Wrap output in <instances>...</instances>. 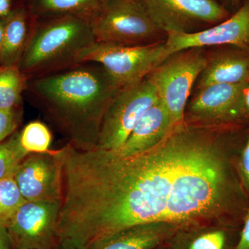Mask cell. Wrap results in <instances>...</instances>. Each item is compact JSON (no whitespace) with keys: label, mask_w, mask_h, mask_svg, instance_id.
I'll return each instance as SVG.
<instances>
[{"label":"cell","mask_w":249,"mask_h":249,"mask_svg":"<svg viewBox=\"0 0 249 249\" xmlns=\"http://www.w3.org/2000/svg\"><path fill=\"white\" fill-rule=\"evenodd\" d=\"M245 124L183 120L146 151L121 157L62 147L59 231L71 249H89L124 229L150 223L180 229L241 227L249 196L239 170Z\"/></svg>","instance_id":"1"},{"label":"cell","mask_w":249,"mask_h":249,"mask_svg":"<svg viewBox=\"0 0 249 249\" xmlns=\"http://www.w3.org/2000/svg\"><path fill=\"white\" fill-rule=\"evenodd\" d=\"M121 89L99 64L83 62L28 79L25 92L75 148H96L103 116Z\"/></svg>","instance_id":"2"},{"label":"cell","mask_w":249,"mask_h":249,"mask_svg":"<svg viewBox=\"0 0 249 249\" xmlns=\"http://www.w3.org/2000/svg\"><path fill=\"white\" fill-rule=\"evenodd\" d=\"M94 42L86 18L36 20L18 67L28 79L64 70L80 63L82 53Z\"/></svg>","instance_id":"3"},{"label":"cell","mask_w":249,"mask_h":249,"mask_svg":"<svg viewBox=\"0 0 249 249\" xmlns=\"http://www.w3.org/2000/svg\"><path fill=\"white\" fill-rule=\"evenodd\" d=\"M96 42L146 45L160 42L164 33L156 26L140 0H99L86 18Z\"/></svg>","instance_id":"4"},{"label":"cell","mask_w":249,"mask_h":249,"mask_svg":"<svg viewBox=\"0 0 249 249\" xmlns=\"http://www.w3.org/2000/svg\"><path fill=\"white\" fill-rule=\"evenodd\" d=\"M209 56L202 48L179 51L170 55L147 76L175 124L184 120L193 85L206 67Z\"/></svg>","instance_id":"5"},{"label":"cell","mask_w":249,"mask_h":249,"mask_svg":"<svg viewBox=\"0 0 249 249\" xmlns=\"http://www.w3.org/2000/svg\"><path fill=\"white\" fill-rule=\"evenodd\" d=\"M165 40L138 46L96 42L82 53L80 62L99 64L121 88H127L145 79L169 56Z\"/></svg>","instance_id":"6"},{"label":"cell","mask_w":249,"mask_h":249,"mask_svg":"<svg viewBox=\"0 0 249 249\" xmlns=\"http://www.w3.org/2000/svg\"><path fill=\"white\" fill-rule=\"evenodd\" d=\"M160 101L157 88L147 76L119 89L103 116L96 148L118 151L142 115Z\"/></svg>","instance_id":"7"},{"label":"cell","mask_w":249,"mask_h":249,"mask_svg":"<svg viewBox=\"0 0 249 249\" xmlns=\"http://www.w3.org/2000/svg\"><path fill=\"white\" fill-rule=\"evenodd\" d=\"M165 35L192 34L227 19L229 11L215 0H140Z\"/></svg>","instance_id":"8"},{"label":"cell","mask_w":249,"mask_h":249,"mask_svg":"<svg viewBox=\"0 0 249 249\" xmlns=\"http://www.w3.org/2000/svg\"><path fill=\"white\" fill-rule=\"evenodd\" d=\"M60 200L27 201L6 224L12 249H54L58 243Z\"/></svg>","instance_id":"9"},{"label":"cell","mask_w":249,"mask_h":249,"mask_svg":"<svg viewBox=\"0 0 249 249\" xmlns=\"http://www.w3.org/2000/svg\"><path fill=\"white\" fill-rule=\"evenodd\" d=\"M168 55L191 48L235 47L249 50V0L231 17L213 27L192 34H167Z\"/></svg>","instance_id":"10"},{"label":"cell","mask_w":249,"mask_h":249,"mask_svg":"<svg viewBox=\"0 0 249 249\" xmlns=\"http://www.w3.org/2000/svg\"><path fill=\"white\" fill-rule=\"evenodd\" d=\"M14 178L25 201H61L62 168L55 150L29 154L18 166Z\"/></svg>","instance_id":"11"},{"label":"cell","mask_w":249,"mask_h":249,"mask_svg":"<svg viewBox=\"0 0 249 249\" xmlns=\"http://www.w3.org/2000/svg\"><path fill=\"white\" fill-rule=\"evenodd\" d=\"M247 83L213 84L196 89L187 104L186 113L191 119L190 122L206 124H242L239 121V103Z\"/></svg>","instance_id":"12"},{"label":"cell","mask_w":249,"mask_h":249,"mask_svg":"<svg viewBox=\"0 0 249 249\" xmlns=\"http://www.w3.org/2000/svg\"><path fill=\"white\" fill-rule=\"evenodd\" d=\"M249 81V50L225 47L209 55L196 80V89L213 84H242Z\"/></svg>","instance_id":"13"},{"label":"cell","mask_w":249,"mask_h":249,"mask_svg":"<svg viewBox=\"0 0 249 249\" xmlns=\"http://www.w3.org/2000/svg\"><path fill=\"white\" fill-rule=\"evenodd\" d=\"M175 124L168 109L160 101L147 109L124 145L114 152L121 157H128L146 151L164 139Z\"/></svg>","instance_id":"14"},{"label":"cell","mask_w":249,"mask_h":249,"mask_svg":"<svg viewBox=\"0 0 249 249\" xmlns=\"http://www.w3.org/2000/svg\"><path fill=\"white\" fill-rule=\"evenodd\" d=\"M179 229L168 223L140 224L116 232L89 249H157L167 246Z\"/></svg>","instance_id":"15"},{"label":"cell","mask_w":249,"mask_h":249,"mask_svg":"<svg viewBox=\"0 0 249 249\" xmlns=\"http://www.w3.org/2000/svg\"><path fill=\"white\" fill-rule=\"evenodd\" d=\"M241 227L219 224L183 228L168 242L170 249H235Z\"/></svg>","instance_id":"16"},{"label":"cell","mask_w":249,"mask_h":249,"mask_svg":"<svg viewBox=\"0 0 249 249\" xmlns=\"http://www.w3.org/2000/svg\"><path fill=\"white\" fill-rule=\"evenodd\" d=\"M36 21L24 6L16 8L4 19L1 67H18Z\"/></svg>","instance_id":"17"},{"label":"cell","mask_w":249,"mask_h":249,"mask_svg":"<svg viewBox=\"0 0 249 249\" xmlns=\"http://www.w3.org/2000/svg\"><path fill=\"white\" fill-rule=\"evenodd\" d=\"M98 1L99 0H29L28 11L36 20L67 16L87 18Z\"/></svg>","instance_id":"18"},{"label":"cell","mask_w":249,"mask_h":249,"mask_svg":"<svg viewBox=\"0 0 249 249\" xmlns=\"http://www.w3.org/2000/svg\"><path fill=\"white\" fill-rule=\"evenodd\" d=\"M28 78L18 67H0V109L22 106Z\"/></svg>","instance_id":"19"},{"label":"cell","mask_w":249,"mask_h":249,"mask_svg":"<svg viewBox=\"0 0 249 249\" xmlns=\"http://www.w3.org/2000/svg\"><path fill=\"white\" fill-rule=\"evenodd\" d=\"M19 142L28 154H46L52 151V134L44 123L31 121L19 132Z\"/></svg>","instance_id":"20"},{"label":"cell","mask_w":249,"mask_h":249,"mask_svg":"<svg viewBox=\"0 0 249 249\" xmlns=\"http://www.w3.org/2000/svg\"><path fill=\"white\" fill-rule=\"evenodd\" d=\"M29 155L21 145L19 132L0 142V180L14 177L21 162Z\"/></svg>","instance_id":"21"},{"label":"cell","mask_w":249,"mask_h":249,"mask_svg":"<svg viewBox=\"0 0 249 249\" xmlns=\"http://www.w3.org/2000/svg\"><path fill=\"white\" fill-rule=\"evenodd\" d=\"M25 201L14 177L0 180V224L6 227L15 213Z\"/></svg>","instance_id":"22"},{"label":"cell","mask_w":249,"mask_h":249,"mask_svg":"<svg viewBox=\"0 0 249 249\" xmlns=\"http://www.w3.org/2000/svg\"><path fill=\"white\" fill-rule=\"evenodd\" d=\"M22 117V106L9 109H0V142L16 132Z\"/></svg>","instance_id":"23"},{"label":"cell","mask_w":249,"mask_h":249,"mask_svg":"<svg viewBox=\"0 0 249 249\" xmlns=\"http://www.w3.org/2000/svg\"><path fill=\"white\" fill-rule=\"evenodd\" d=\"M238 166L244 186L249 196V126L239 155Z\"/></svg>","instance_id":"24"},{"label":"cell","mask_w":249,"mask_h":249,"mask_svg":"<svg viewBox=\"0 0 249 249\" xmlns=\"http://www.w3.org/2000/svg\"><path fill=\"white\" fill-rule=\"evenodd\" d=\"M238 111L240 124H249V81L241 93Z\"/></svg>","instance_id":"25"},{"label":"cell","mask_w":249,"mask_h":249,"mask_svg":"<svg viewBox=\"0 0 249 249\" xmlns=\"http://www.w3.org/2000/svg\"><path fill=\"white\" fill-rule=\"evenodd\" d=\"M235 249H249V209L242 221L240 236Z\"/></svg>","instance_id":"26"},{"label":"cell","mask_w":249,"mask_h":249,"mask_svg":"<svg viewBox=\"0 0 249 249\" xmlns=\"http://www.w3.org/2000/svg\"><path fill=\"white\" fill-rule=\"evenodd\" d=\"M13 0H0V19H5L14 11Z\"/></svg>","instance_id":"27"},{"label":"cell","mask_w":249,"mask_h":249,"mask_svg":"<svg viewBox=\"0 0 249 249\" xmlns=\"http://www.w3.org/2000/svg\"><path fill=\"white\" fill-rule=\"evenodd\" d=\"M0 249H12L7 229L0 224Z\"/></svg>","instance_id":"28"},{"label":"cell","mask_w":249,"mask_h":249,"mask_svg":"<svg viewBox=\"0 0 249 249\" xmlns=\"http://www.w3.org/2000/svg\"><path fill=\"white\" fill-rule=\"evenodd\" d=\"M4 19H0V67H1V49H2L3 37H4Z\"/></svg>","instance_id":"29"},{"label":"cell","mask_w":249,"mask_h":249,"mask_svg":"<svg viewBox=\"0 0 249 249\" xmlns=\"http://www.w3.org/2000/svg\"><path fill=\"white\" fill-rule=\"evenodd\" d=\"M222 1H224V4L230 8L237 7L240 2V0H222Z\"/></svg>","instance_id":"30"},{"label":"cell","mask_w":249,"mask_h":249,"mask_svg":"<svg viewBox=\"0 0 249 249\" xmlns=\"http://www.w3.org/2000/svg\"><path fill=\"white\" fill-rule=\"evenodd\" d=\"M54 249H66L64 248V247H62V246H60V245H58L57 244L56 246H55V248Z\"/></svg>","instance_id":"31"},{"label":"cell","mask_w":249,"mask_h":249,"mask_svg":"<svg viewBox=\"0 0 249 249\" xmlns=\"http://www.w3.org/2000/svg\"><path fill=\"white\" fill-rule=\"evenodd\" d=\"M157 249H170L168 248V247H167V246H164V247H160V248H158Z\"/></svg>","instance_id":"32"}]
</instances>
